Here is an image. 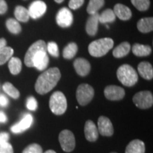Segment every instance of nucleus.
Segmentation results:
<instances>
[{"label":"nucleus","instance_id":"ea45409f","mask_svg":"<svg viewBox=\"0 0 153 153\" xmlns=\"http://www.w3.org/2000/svg\"><path fill=\"white\" fill-rule=\"evenodd\" d=\"M9 100L4 95H0V105L1 106H7L8 105Z\"/></svg>","mask_w":153,"mask_h":153},{"label":"nucleus","instance_id":"a18cd8bd","mask_svg":"<svg viewBox=\"0 0 153 153\" xmlns=\"http://www.w3.org/2000/svg\"><path fill=\"white\" fill-rule=\"evenodd\" d=\"M111 153H116V152H111Z\"/></svg>","mask_w":153,"mask_h":153},{"label":"nucleus","instance_id":"7ed1b4c3","mask_svg":"<svg viewBox=\"0 0 153 153\" xmlns=\"http://www.w3.org/2000/svg\"><path fill=\"white\" fill-rule=\"evenodd\" d=\"M117 77L120 83L126 87L135 85L138 80L136 71L129 65H123L118 69Z\"/></svg>","mask_w":153,"mask_h":153},{"label":"nucleus","instance_id":"0eeeda50","mask_svg":"<svg viewBox=\"0 0 153 153\" xmlns=\"http://www.w3.org/2000/svg\"><path fill=\"white\" fill-rule=\"evenodd\" d=\"M59 142L65 152H70L75 148V138L74 134L69 130H63L59 134Z\"/></svg>","mask_w":153,"mask_h":153},{"label":"nucleus","instance_id":"7c9ffc66","mask_svg":"<svg viewBox=\"0 0 153 153\" xmlns=\"http://www.w3.org/2000/svg\"><path fill=\"white\" fill-rule=\"evenodd\" d=\"M2 88L3 90L13 99H18L20 96V93L18 89L10 82H6L4 84Z\"/></svg>","mask_w":153,"mask_h":153},{"label":"nucleus","instance_id":"f257e3e1","mask_svg":"<svg viewBox=\"0 0 153 153\" xmlns=\"http://www.w3.org/2000/svg\"><path fill=\"white\" fill-rule=\"evenodd\" d=\"M60 77L61 74L58 68L48 69L38 76L36 80L35 85L36 92L43 95L51 91L57 85Z\"/></svg>","mask_w":153,"mask_h":153},{"label":"nucleus","instance_id":"2eb2a0df","mask_svg":"<svg viewBox=\"0 0 153 153\" xmlns=\"http://www.w3.org/2000/svg\"><path fill=\"white\" fill-rule=\"evenodd\" d=\"M74 68L79 75L87 76L91 70V65L89 61L84 58H77L74 62Z\"/></svg>","mask_w":153,"mask_h":153},{"label":"nucleus","instance_id":"a19ab883","mask_svg":"<svg viewBox=\"0 0 153 153\" xmlns=\"http://www.w3.org/2000/svg\"><path fill=\"white\" fill-rule=\"evenodd\" d=\"M7 46V41L4 38H0V50Z\"/></svg>","mask_w":153,"mask_h":153},{"label":"nucleus","instance_id":"bb28decb","mask_svg":"<svg viewBox=\"0 0 153 153\" xmlns=\"http://www.w3.org/2000/svg\"><path fill=\"white\" fill-rule=\"evenodd\" d=\"M104 5V0H90L87 8V13L90 15L96 14Z\"/></svg>","mask_w":153,"mask_h":153},{"label":"nucleus","instance_id":"a211bd4d","mask_svg":"<svg viewBox=\"0 0 153 153\" xmlns=\"http://www.w3.org/2000/svg\"><path fill=\"white\" fill-rule=\"evenodd\" d=\"M114 12L116 16L119 18L120 20L126 21L128 20L131 18L132 12L128 7L126 6L121 4H118L114 7Z\"/></svg>","mask_w":153,"mask_h":153},{"label":"nucleus","instance_id":"39448f33","mask_svg":"<svg viewBox=\"0 0 153 153\" xmlns=\"http://www.w3.org/2000/svg\"><path fill=\"white\" fill-rule=\"evenodd\" d=\"M94 90L91 85L82 84L78 87L76 92V98L81 106H86L92 100Z\"/></svg>","mask_w":153,"mask_h":153},{"label":"nucleus","instance_id":"6ab92c4d","mask_svg":"<svg viewBox=\"0 0 153 153\" xmlns=\"http://www.w3.org/2000/svg\"><path fill=\"white\" fill-rule=\"evenodd\" d=\"M140 75L145 79L150 80L153 77V68L152 65L148 62H142L137 66Z\"/></svg>","mask_w":153,"mask_h":153},{"label":"nucleus","instance_id":"dca6fc26","mask_svg":"<svg viewBox=\"0 0 153 153\" xmlns=\"http://www.w3.org/2000/svg\"><path fill=\"white\" fill-rule=\"evenodd\" d=\"M33 122V117L30 114H26L22 120L11 128V131L14 133H19L29 128Z\"/></svg>","mask_w":153,"mask_h":153},{"label":"nucleus","instance_id":"4468645a","mask_svg":"<svg viewBox=\"0 0 153 153\" xmlns=\"http://www.w3.org/2000/svg\"><path fill=\"white\" fill-rule=\"evenodd\" d=\"M85 135L86 139L89 142H95L99 137V131L97 127L93 121L89 120L85 126Z\"/></svg>","mask_w":153,"mask_h":153},{"label":"nucleus","instance_id":"f03ea898","mask_svg":"<svg viewBox=\"0 0 153 153\" xmlns=\"http://www.w3.org/2000/svg\"><path fill=\"white\" fill-rule=\"evenodd\" d=\"M114 41L110 38H104L97 40L89 44V53L91 56L99 57L106 54L114 46Z\"/></svg>","mask_w":153,"mask_h":153},{"label":"nucleus","instance_id":"412c9836","mask_svg":"<svg viewBox=\"0 0 153 153\" xmlns=\"http://www.w3.org/2000/svg\"><path fill=\"white\" fill-rule=\"evenodd\" d=\"M137 29L141 33H148L153 30V19L152 17L143 18L137 22Z\"/></svg>","mask_w":153,"mask_h":153},{"label":"nucleus","instance_id":"72a5a7b5","mask_svg":"<svg viewBox=\"0 0 153 153\" xmlns=\"http://www.w3.org/2000/svg\"><path fill=\"white\" fill-rule=\"evenodd\" d=\"M22 153H43V149L40 145L33 143L26 147Z\"/></svg>","mask_w":153,"mask_h":153},{"label":"nucleus","instance_id":"cd10ccee","mask_svg":"<svg viewBox=\"0 0 153 153\" xmlns=\"http://www.w3.org/2000/svg\"><path fill=\"white\" fill-rule=\"evenodd\" d=\"M77 45L74 43H69L63 50V57L65 59H72L77 53Z\"/></svg>","mask_w":153,"mask_h":153},{"label":"nucleus","instance_id":"e433bc0d","mask_svg":"<svg viewBox=\"0 0 153 153\" xmlns=\"http://www.w3.org/2000/svg\"><path fill=\"white\" fill-rule=\"evenodd\" d=\"M85 0H70L69 1V7L71 9H77L84 4Z\"/></svg>","mask_w":153,"mask_h":153},{"label":"nucleus","instance_id":"4be33fe9","mask_svg":"<svg viewBox=\"0 0 153 153\" xmlns=\"http://www.w3.org/2000/svg\"><path fill=\"white\" fill-rule=\"evenodd\" d=\"M131 50V45L128 42H123L120 43L113 51V55L116 58L125 57L128 54Z\"/></svg>","mask_w":153,"mask_h":153},{"label":"nucleus","instance_id":"f3484780","mask_svg":"<svg viewBox=\"0 0 153 153\" xmlns=\"http://www.w3.org/2000/svg\"><path fill=\"white\" fill-rule=\"evenodd\" d=\"M99 14L97 12L96 14H91V16L88 19L87 24H86V30L89 36H95L96 33H97L99 23Z\"/></svg>","mask_w":153,"mask_h":153},{"label":"nucleus","instance_id":"f8f14e48","mask_svg":"<svg viewBox=\"0 0 153 153\" xmlns=\"http://www.w3.org/2000/svg\"><path fill=\"white\" fill-rule=\"evenodd\" d=\"M32 62H33V67L40 71H43L46 69L49 64V57L48 56L47 51H41L38 52L33 57Z\"/></svg>","mask_w":153,"mask_h":153},{"label":"nucleus","instance_id":"58836bf2","mask_svg":"<svg viewBox=\"0 0 153 153\" xmlns=\"http://www.w3.org/2000/svg\"><path fill=\"white\" fill-rule=\"evenodd\" d=\"M9 139V135L7 133H0V144L7 143Z\"/></svg>","mask_w":153,"mask_h":153},{"label":"nucleus","instance_id":"423d86ee","mask_svg":"<svg viewBox=\"0 0 153 153\" xmlns=\"http://www.w3.org/2000/svg\"><path fill=\"white\" fill-rule=\"evenodd\" d=\"M133 101L135 106L142 109L150 108L153 104L152 94L149 91H142L135 94Z\"/></svg>","mask_w":153,"mask_h":153},{"label":"nucleus","instance_id":"1a4fd4ad","mask_svg":"<svg viewBox=\"0 0 153 153\" xmlns=\"http://www.w3.org/2000/svg\"><path fill=\"white\" fill-rule=\"evenodd\" d=\"M56 22L59 26L62 28L70 26L73 22L72 12L67 8H62L59 10L56 16Z\"/></svg>","mask_w":153,"mask_h":153},{"label":"nucleus","instance_id":"b1692460","mask_svg":"<svg viewBox=\"0 0 153 153\" xmlns=\"http://www.w3.org/2000/svg\"><path fill=\"white\" fill-rule=\"evenodd\" d=\"M14 15L16 20L22 22H27L30 18L28 10L22 6H17L15 8Z\"/></svg>","mask_w":153,"mask_h":153},{"label":"nucleus","instance_id":"4c0bfd02","mask_svg":"<svg viewBox=\"0 0 153 153\" xmlns=\"http://www.w3.org/2000/svg\"><path fill=\"white\" fill-rule=\"evenodd\" d=\"M7 4L4 0H0V14H4L7 12Z\"/></svg>","mask_w":153,"mask_h":153},{"label":"nucleus","instance_id":"20e7f679","mask_svg":"<svg viewBox=\"0 0 153 153\" xmlns=\"http://www.w3.org/2000/svg\"><path fill=\"white\" fill-rule=\"evenodd\" d=\"M50 108L55 115H62L66 111L68 104L64 94L61 91H55L50 99Z\"/></svg>","mask_w":153,"mask_h":153},{"label":"nucleus","instance_id":"393cba45","mask_svg":"<svg viewBox=\"0 0 153 153\" xmlns=\"http://www.w3.org/2000/svg\"><path fill=\"white\" fill-rule=\"evenodd\" d=\"M22 68V63L20 59L18 57H11L9 62V71L12 74H18L20 73Z\"/></svg>","mask_w":153,"mask_h":153},{"label":"nucleus","instance_id":"ddd939ff","mask_svg":"<svg viewBox=\"0 0 153 153\" xmlns=\"http://www.w3.org/2000/svg\"><path fill=\"white\" fill-rule=\"evenodd\" d=\"M46 9L47 6L45 3L43 2V1L37 0V1H33L30 5L29 9L28 10L30 17H31L32 19H36L43 16L46 11Z\"/></svg>","mask_w":153,"mask_h":153},{"label":"nucleus","instance_id":"2f4dec72","mask_svg":"<svg viewBox=\"0 0 153 153\" xmlns=\"http://www.w3.org/2000/svg\"><path fill=\"white\" fill-rule=\"evenodd\" d=\"M131 3L137 10L143 11L148 10L150 7V0H131Z\"/></svg>","mask_w":153,"mask_h":153},{"label":"nucleus","instance_id":"9d476101","mask_svg":"<svg viewBox=\"0 0 153 153\" xmlns=\"http://www.w3.org/2000/svg\"><path fill=\"white\" fill-rule=\"evenodd\" d=\"M104 95L106 98L111 101H118L123 99L125 91L123 88L116 85H109L104 89Z\"/></svg>","mask_w":153,"mask_h":153},{"label":"nucleus","instance_id":"c03bdc74","mask_svg":"<svg viewBox=\"0 0 153 153\" xmlns=\"http://www.w3.org/2000/svg\"><path fill=\"white\" fill-rule=\"evenodd\" d=\"M63 1H64V0H55V2L57 3H62Z\"/></svg>","mask_w":153,"mask_h":153},{"label":"nucleus","instance_id":"37998d69","mask_svg":"<svg viewBox=\"0 0 153 153\" xmlns=\"http://www.w3.org/2000/svg\"><path fill=\"white\" fill-rule=\"evenodd\" d=\"M43 153H56V152H55L54 150H47L45 151V152Z\"/></svg>","mask_w":153,"mask_h":153},{"label":"nucleus","instance_id":"5701e85b","mask_svg":"<svg viewBox=\"0 0 153 153\" xmlns=\"http://www.w3.org/2000/svg\"><path fill=\"white\" fill-rule=\"evenodd\" d=\"M151 51L152 49L149 45L136 43L133 47V54L137 57L148 56L151 53Z\"/></svg>","mask_w":153,"mask_h":153},{"label":"nucleus","instance_id":"79ce46f5","mask_svg":"<svg viewBox=\"0 0 153 153\" xmlns=\"http://www.w3.org/2000/svg\"><path fill=\"white\" fill-rule=\"evenodd\" d=\"M7 116L3 112H0V122L4 123V122L7 121Z\"/></svg>","mask_w":153,"mask_h":153},{"label":"nucleus","instance_id":"a878e982","mask_svg":"<svg viewBox=\"0 0 153 153\" xmlns=\"http://www.w3.org/2000/svg\"><path fill=\"white\" fill-rule=\"evenodd\" d=\"M115 19H116V15L114 11L109 9H106L99 16V21L101 24L112 23L114 22Z\"/></svg>","mask_w":153,"mask_h":153},{"label":"nucleus","instance_id":"6e6552de","mask_svg":"<svg viewBox=\"0 0 153 153\" xmlns=\"http://www.w3.org/2000/svg\"><path fill=\"white\" fill-rule=\"evenodd\" d=\"M41 51H46V43L43 40H39L30 45L25 55V65L28 68H33L32 60H33V57L36 55V53Z\"/></svg>","mask_w":153,"mask_h":153},{"label":"nucleus","instance_id":"f704fd0d","mask_svg":"<svg viewBox=\"0 0 153 153\" xmlns=\"http://www.w3.org/2000/svg\"><path fill=\"white\" fill-rule=\"evenodd\" d=\"M26 106L29 110L35 111L37 108L38 103L36 99L33 97H30L26 101Z\"/></svg>","mask_w":153,"mask_h":153},{"label":"nucleus","instance_id":"473e14b6","mask_svg":"<svg viewBox=\"0 0 153 153\" xmlns=\"http://www.w3.org/2000/svg\"><path fill=\"white\" fill-rule=\"evenodd\" d=\"M46 51L52 56H59L58 47H57V43H55V42H49L48 43L46 44Z\"/></svg>","mask_w":153,"mask_h":153},{"label":"nucleus","instance_id":"c85d7f7f","mask_svg":"<svg viewBox=\"0 0 153 153\" xmlns=\"http://www.w3.org/2000/svg\"><path fill=\"white\" fill-rule=\"evenodd\" d=\"M14 54V50L11 47L6 46L0 50V65L5 64L7 61L10 60Z\"/></svg>","mask_w":153,"mask_h":153},{"label":"nucleus","instance_id":"c9c22d12","mask_svg":"<svg viewBox=\"0 0 153 153\" xmlns=\"http://www.w3.org/2000/svg\"><path fill=\"white\" fill-rule=\"evenodd\" d=\"M0 153H14V150L8 142L0 144Z\"/></svg>","mask_w":153,"mask_h":153},{"label":"nucleus","instance_id":"9b49d317","mask_svg":"<svg viewBox=\"0 0 153 153\" xmlns=\"http://www.w3.org/2000/svg\"><path fill=\"white\" fill-rule=\"evenodd\" d=\"M98 131L103 136H111L114 134V127L108 118L100 116L98 119Z\"/></svg>","mask_w":153,"mask_h":153},{"label":"nucleus","instance_id":"c756f323","mask_svg":"<svg viewBox=\"0 0 153 153\" xmlns=\"http://www.w3.org/2000/svg\"><path fill=\"white\" fill-rule=\"evenodd\" d=\"M7 29L11 32V33L18 34L22 31V26L18 21L15 20L14 19H9L6 22Z\"/></svg>","mask_w":153,"mask_h":153},{"label":"nucleus","instance_id":"aec40b11","mask_svg":"<svg viewBox=\"0 0 153 153\" xmlns=\"http://www.w3.org/2000/svg\"><path fill=\"white\" fill-rule=\"evenodd\" d=\"M145 145L140 140H134L130 142L126 149V153H145Z\"/></svg>","mask_w":153,"mask_h":153}]
</instances>
